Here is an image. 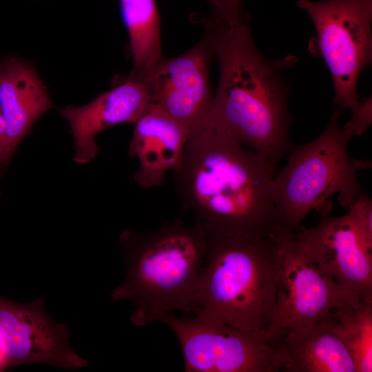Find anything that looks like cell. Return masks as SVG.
Returning a JSON list of instances; mask_svg holds the SVG:
<instances>
[{
  "instance_id": "obj_23",
  "label": "cell",
  "mask_w": 372,
  "mask_h": 372,
  "mask_svg": "<svg viewBox=\"0 0 372 372\" xmlns=\"http://www.w3.org/2000/svg\"><path fill=\"white\" fill-rule=\"evenodd\" d=\"M2 165H2L1 163H0V168H1V167Z\"/></svg>"
},
{
  "instance_id": "obj_21",
  "label": "cell",
  "mask_w": 372,
  "mask_h": 372,
  "mask_svg": "<svg viewBox=\"0 0 372 372\" xmlns=\"http://www.w3.org/2000/svg\"><path fill=\"white\" fill-rule=\"evenodd\" d=\"M0 147L3 150L5 156L7 160H8V157L6 152V134H5V122L1 114V111L0 109Z\"/></svg>"
},
{
  "instance_id": "obj_3",
  "label": "cell",
  "mask_w": 372,
  "mask_h": 372,
  "mask_svg": "<svg viewBox=\"0 0 372 372\" xmlns=\"http://www.w3.org/2000/svg\"><path fill=\"white\" fill-rule=\"evenodd\" d=\"M119 240L126 276L111 298L131 301L130 321L145 326L166 313H189L207 249L205 230L178 219L152 231L125 230Z\"/></svg>"
},
{
  "instance_id": "obj_9",
  "label": "cell",
  "mask_w": 372,
  "mask_h": 372,
  "mask_svg": "<svg viewBox=\"0 0 372 372\" xmlns=\"http://www.w3.org/2000/svg\"><path fill=\"white\" fill-rule=\"evenodd\" d=\"M214 54L205 34L202 41L187 52L162 58L139 76L149 96V107L172 118L189 135L208 119L212 105L209 65ZM137 75V74H136Z\"/></svg>"
},
{
  "instance_id": "obj_2",
  "label": "cell",
  "mask_w": 372,
  "mask_h": 372,
  "mask_svg": "<svg viewBox=\"0 0 372 372\" xmlns=\"http://www.w3.org/2000/svg\"><path fill=\"white\" fill-rule=\"evenodd\" d=\"M206 26L220 72L209 120L276 167L294 147L287 107L291 87L282 72L298 59L262 55L249 20L226 25L210 19Z\"/></svg>"
},
{
  "instance_id": "obj_15",
  "label": "cell",
  "mask_w": 372,
  "mask_h": 372,
  "mask_svg": "<svg viewBox=\"0 0 372 372\" xmlns=\"http://www.w3.org/2000/svg\"><path fill=\"white\" fill-rule=\"evenodd\" d=\"M278 345L286 355L282 371L356 372L347 347L323 318L288 332Z\"/></svg>"
},
{
  "instance_id": "obj_5",
  "label": "cell",
  "mask_w": 372,
  "mask_h": 372,
  "mask_svg": "<svg viewBox=\"0 0 372 372\" xmlns=\"http://www.w3.org/2000/svg\"><path fill=\"white\" fill-rule=\"evenodd\" d=\"M340 112L334 110L320 136L309 143L294 146L286 165L273 178V198L279 225L295 234L313 210L331 211L328 198L349 209L362 187L357 173L371 167V161L350 158L351 136L338 125Z\"/></svg>"
},
{
  "instance_id": "obj_22",
  "label": "cell",
  "mask_w": 372,
  "mask_h": 372,
  "mask_svg": "<svg viewBox=\"0 0 372 372\" xmlns=\"http://www.w3.org/2000/svg\"><path fill=\"white\" fill-rule=\"evenodd\" d=\"M9 369L7 361L0 344V371Z\"/></svg>"
},
{
  "instance_id": "obj_20",
  "label": "cell",
  "mask_w": 372,
  "mask_h": 372,
  "mask_svg": "<svg viewBox=\"0 0 372 372\" xmlns=\"http://www.w3.org/2000/svg\"><path fill=\"white\" fill-rule=\"evenodd\" d=\"M351 111V116L342 129L351 136H361L372 123L371 97L360 101Z\"/></svg>"
},
{
  "instance_id": "obj_11",
  "label": "cell",
  "mask_w": 372,
  "mask_h": 372,
  "mask_svg": "<svg viewBox=\"0 0 372 372\" xmlns=\"http://www.w3.org/2000/svg\"><path fill=\"white\" fill-rule=\"evenodd\" d=\"M319 223L301 226L293 238L324 273L364 304L372 303V249L363 240L347 214L320 213Z\"/></svg>"
},
{
  "instance_id": "obj_6",
  "label": "cell",
  "mask_w": 372,
  "mask_h": 372,
  "mask_svg": "<svg viewBox=\"0 0 372 372\" xmlns=\"http://www.w3.org/2000/svg\"><path fill=\"white\" fill-rule=\"evenodd\" d=\"M311 19L316 34L309 50L324 60L333 81L338 111L360 101L361 72L372 61V0H297Z\"/></svg>"
},
{
  "instance_id": "obj_4",
  "label": "cell",
  "mask_w": 372,
  "mask_h": 372,
  "mask_svg": "<svg viewBox=\"0 0 372 372\" xmlns=\"http://www.w3.org/2000/svg\"><path fill=\"white\" fill-rule=\"evenodd\" d=\"M278 276L273 236L238 240L208 235L189 313L202 320L266 333L273 317Z\"/></svg>"
},
{
  "instance_id": "obj_8",
  "label": "cell",
  "mask_w": 372,
  "mask_h": 372,
  "mask_svg": "<svg viewBox=\"0 0 372 372\" xmlns=\"http://www.w3.org/2000/svg\"><path fill=\"white\" fill-rule=\"evenodd\" d=\"M273 236L278 276L273 317L265 333L270 344L278 345L288 332L314 324L335 307L362 303L307 256L293 233L278 226Z\"/></svg>"
},
{
  "instance_id": "obj_10",
  "label": "cell",
  "mask_w": 372,
  "mask_h": 372,
  "mask_svg": "<svg viewBox=\"0 0 372 372\" xmlns=\"http://www.w3.org/2000/svg\"><path fill=\"white\" fill-rule=\"evenodd\" d=\"M43 300L24 304L0 296V344L8 368L34 363L71 370L87 366L70 344L69 328L50 317Z\"/></svg>"
},
{
  "instance_id": "obj_17",
  "label": "cell",
  "mask_w": 372,
  "mask_h": 372,
  "mask_svg": "<svg viewBox=\"0 0 372 372\" xmlns=\"http://www.w3.org/2000/svg\"><path fill=\"white\" fill-rule=\"evenodd\" d=\"M322 318L347 347L356 372H371L372 303L340 305Z\"/></svg>"
},
{
  "instance_id": "obj_12",
  "label": "cell",
  "mask_w": 372,
  "mask_h": 372,
  "mask_svg": "<svg viewBox=\"0 0 372 372\" xmlns=\"http://www.w3.org/2000/svg\"><path fill=\"white\" fill-rule=\"evenodd\" d=\"M149 107V96L144 81L131 72L89 103L61 110L73 136L74 161L79 164L91 161L99 152L94 140L98 133L117 124L134 123Z\"/></svg>"
},
{
  "instance_id": "obj_16",
  "label": "cell",
  "mask_w": 372,
  "mask_h": 372,
  "mask_svg": "<svg viewBox=\"0 0 372 372\" xmlns=\"http://www.w3.org/2000/svg\"><path fill=\"white\" fill-rule=\"evenodd\" d=\"M121 15L128 32L134 68L142 75L163 56L160 18L154 0H119Z\"/></svg>"
},
{
  "instance_id": "obj_18",
  "label": "cell",
  "mask_w": 372,
  "mask_h": 372,
  "mask_svg": "<svg viewBox=\"0 0 372 372\" xmlns=\"http://www.w3.org/2000/svg\"><path fill=\"white\" fill-rule=\"evenodd\" d=\"M366 245L372 249V200L362 189L347 213Z\"/></svg>"
},
{
  "instance_id": "obj_7",
  "label": "cell",
  "mask_w": 372,
  "mask_h": 372,
  "mask_svg": "<svg viewBox=\"0 0 372 372\" xmlns=\"http://www.w3.org/2000/svg\"><path fill=\"white\" fill-rule=\"evenodd\" d=\"M180 344L186 372H278L286 355L265 332L242 330L200 320L193 315L162 316Z\"/></svg>"
},
{
  "instance_id": "obj_1",
  "label": "cell",
  "mask_w": 372,
  "mask_h": 372,
  "mask_svg": "<svg viewBox=\"0 0 372 372\" xmlns=\"http://www.w3.org/2000/svg\"><path fill=\"white\" fill-rule=\"evenodd\" d=\"M276 167L209 119L189 135L173 172L183 209L209 236L238 240L273 236Z\"/></svg>"
},
{
  "instance_id": "obj_13",
  "label": "cell",
  "mask_w": 372,
  "mask_h": 372,
  "mask_svg": "<svg viewBox=\"0 0 372 372\" xmlns=\"http://www.w3.org/2000/svg\"><path fill=\"white\" fill-rule=\"evenodd\" d=\"M52 107L34 63L14 55L0 62V109L9 159L34 123Z\"/></svg>"
},
{
  "instance_id": "obj_19",
  "label": "cell",
  "mask_w": 372,
  "mask_h": 372,
  "mask_svg": "<svg viewBox=\"0 0 372 372\" xmlns=\"http://www.w3.org/2000/svg\"><path fill=\"white\" fill-rule=\"evenodd\" d=\"M213 9L211 21L234 25L249 20L242 8V0H210Z\"/></svg>"
},
{
  "instance_id": "obj_14",
  "label": "cell",
  "mask_w": 372,
  "mask_h": 372,
  "mask_svg": "<svg viewBox=\"0 0 372 372\" xmlns=\"http://www.w3.org/2000/svg\"><path fill=\"white\" fill-rule=\"evenodd\" d=\"M188 137L183 126L149 107L134 123L129 146L130 156L139 163L135 182L145 189L161 186L167 172L179 165Z\"/></svg>"
}]
</instances>
